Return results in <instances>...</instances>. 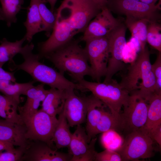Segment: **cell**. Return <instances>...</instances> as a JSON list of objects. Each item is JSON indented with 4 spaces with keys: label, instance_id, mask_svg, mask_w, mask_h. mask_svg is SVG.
<instances>
[{
    "label": "cell",
    "instance_id": "6da1fadb",
    "mask_svg": "<svg viewBox=\"0 0 161 161\" xmlns=\"http://www.w3.org/2000/svg\"><path fill=\"white\" fill-rule=\"evenodd\" d=\"M104 6L98 0H64L57 10L52 34L38 44V54L44 57L70 42L77 34L83 32Z\"/></svg>",
    "mask_w": 161,
    "mask_h": 161
},
{
    "label": "cell",
    "instance_id": "7a4b0ae2",
    "mask_svg": "<svg viewBox=\"0 0 161 161\" xmlns=\"http://www.w3.org/2000/svg\"><path fill=\"white\" fill-rule=\"evenodd\" d=\"M34 47V45L32 43L22 47L19 54L24 59L23 62L18 64L14 61L9 62L10 70H23L29 74L35 82L47 85L50 88L61 90H82V87L78 83L70 81L64 74L40 62L38 54H34L32 52Z\"/></svg>",
    "mask_w": 161,
    "mask_h": 161
},
{
    "label": "cell",
    "instance_id": "3957f363",
    "mask_svg": "<svg viewBox=\"0 0 161 161\" xmlns=\"http://www.w3.org/2000/svg\"><path fill=\"white\" fill-rule=\"evenodd\" d=\"M150 53L148 47L141 49L136 59L127 68L119 83L130 93L136 91L148 101L149 97L159 92L151 70Z\"/></svg>",
    "mask_w": 161,
    "mask_h": 161
},
{
    "label": "cell",
    "instance_id": "277c9868",
    "mask_svg": "<svg viewBox=\"0 0 161 161\" xmlns=\"http://www.w3.org/2000/svg\"><path fill=\"white\" fill-rule=\"evenodd\" d=\"M59 72H66L78 82L87 75L92 77L88 58L84 48L78 43L70 41L46 55Z\"/></svg>",
    "mask_w": 161,
    "mask_h": 161
},
{
    "label": "cell",
    "instance_id": "5b68a950",
    "mask_svg": "<svg viewBox=\"0 0 161 161\" xmlns=\"http://www.w3.org/2000/svg\"><path fill=\"white\" fill-rule=\"evenodd\" d=\"M87 91L101 101L113 115L120 117L121 109L126 102L129 93L116 80L109 82H92L83 79L78 82Z\"/></svg>",
    "mask_w": 161,
    "mask_h": 161
},
{
    "label": "cell",
    "instance_id": "8992f818",
    "mask_svg": "<svg viewBox=\"0 0 161 161\" xmlns=\"http://www.w3.org/2000/svg\"><path fill=\"white\" fill-rule=\"evenodd\" d=\"M154 140L141 129L126 134L123 143L116 152L122 161H137L154 155Z\"/></svg>",
    "mask_w": 161,
    "mask_h": 161
},
{
    "label": "cell",
    "instance_id": "52a82bcc",
    "mask_svg": "<svg viewBox=\"0 0 161 161\" xmlns=\"http://www.w3.org/2000/svg\"><path fill=\"white\" fill-rule=\"evenodd\" d=\"M148 103L136 91L129 93L120 114L122 130L126 134L143 127L147 116Z\"/></svg>",
    "mask_w": 161,
    "mask_h": 161
},
{
    "label": "cell",
    "instance_id": "ba28073f",
    "mask_svg": "<svg viewBox=\"0 0 161 161\" xmlns=\"http://www.w3.org/2000/svg\"><path fill=\"white\" fill-rule=\"evenodd\" d=\"M21 119L26 128L27 139L42 141L51 147L58 122L56 117L50 116L41 109L32 116Z\"/></svg>",
    "mask_w": 161,
    "mask_h": 161
},
{
    "label": "cell",
    "instance_id": "9c48e42d",
    "mask_svg": "<svg viewBox=\"0 0 161 161\" xmlns=\"http://www.w3.org/2000/svg\"><path fill=\"white\" fill-rule=\"evenodd\" d=\"M126 27L121 23L108 36L109 41V58L107 71L103 82L108 83L114 75L124 69L123 52L126 44Z\"/></svg>",
    "mask_w": 161,
    "mask_h": 161
},
{
    "label": "cell",
    "instance_id": "30bf717a",
    "mask_svg": "<svg viewBox=\"0 0 161 161\" xmlns=\"http://www.w3.org/2000/svg\"><path fill=\"white\" fill-rule=\"evenodd\" d=\"M106 6L110 10L124 15L126 17L158 22L160 18L157 5H149L135 0H107Z\"/></svg>",
    "mask_w": 161,
    "mask_h": 161
},
{
    "label": "cell",
    "instance_id": "8fae6325",
    "mask_svg": "<svg viewBox=\"0 0 161 161\" xmlns=\"http://www.w3.org/2000/svg\"><path fill=\"white\" fill-rule=\"evenodd\" d=\"M84 48L92 72V78L99 82L105 76L109 58L107 36L93 38L85 41Z\"/></svg>",
    "mask_w": 161,
    "mask_h": 161
},
{
    "label": "cell",
    "instance_id": "7c38bea8",
    "mask_svg": "<svg viewBox=\"0 0 161 161\" xmlns=\"http://www.w3.org/2000/svg\"><path fill=\"white\" fill-rule=\"evenodd\" d=\"M77 126L68 147L69 153L72 156L71 161H95L97 138H93L89 142L85 129L80 125Z\"/></svg>",
    "mask_w": 161,
    "mask_h": 161
},
{
    "label": "cell",
    "instance_id": "4fadbf2b",
    "mask_svg": "<svg viewBox=\"0 0 161 161\" xmlns=\"http://www.w3.org/2000/svg\"><path fill=\"white\" fill-rule=\"evenodd\" d=\"M120 24L105 6L89 23L81 40L85 42L93 38L107 36Z\"/></svg>",
    "mask_w": 161,
    "mask_h": 161
},
{
    "label": "cell",
    "instance_id": "5bb4252c",
    "mask_svg": "<svg viewBox=\"0 0 161 161\" xmlns=\"http://www.w3.org/2000/svg\"><path fill=\"white\" fill-rule=\"evenodd\" d=\"M21 161H68L72 156L69 153L57 151L46 143L29 140Z\"/></svg>",
    "mask_w": 161,
    "mask_h": 161
},
{
    "label": "cell",
    "instance_id": "9a60e30c",
    "mask_svg": "<svg viewBox=\"0 0 161 161\" xmlns=\"http://www.w3.org/2000/svg\"><path fill=\"white\" fill-rule=\"evenodd\" d=\"M74 90H66L63 107L70 127L80 125L86 121L87 109L86 97L78 96Z\"/></svg>",
    "mask_w": 161,
    "mask_h": 161
},
{
    "label": "cell",
    "instance_id": "2e32d148",
    "mask_svg": "<svg viewBox=\"0 0 161 161\" xmlns=\"http://www.w3.org/2000/svg\"><path fill=\"white\" fill-rule=\"evenodd\" d=\"M26 128L23 123L0 119V140L14 146L26 147L29 142L25 136Z\"/></svg>",
    "mask_w": 161,
    "mask_h": 161
},
{
    "label": "cell",
    "instance_id": "e0dca14e",
    "mask_svg": "<svg viewBox=\"0 0 161 161\" xmlns=\"http://www.w3.org/2000/svg\"><path fill=\"white\" fill-rule=\"evenodd\" d=\"M48 90L44 88V84L41 83L36 86L33 85L29 88L25 94L26 101L22 106H18V111L21 118L29 117L38 110L40 103L45 98Z\"/></svg>",
    "mask_w": 161,
    "mask_h": 161
},
{
    "label": "cell",
    "instance_id": "ac0fdd59",
    "mask_svg": "<svg viewBox=\"0 0 161 161\" xmlns=\"http://www.w3.org/2000/svg\"><path fill=\"white\" fill-rule=\"evenodd\" d=\"M87 109L86 131L90 142L102 113L106 106L93 94L86 97Z\"/></svg>",
    "mask_w": 161,
    "mask_h": 161
},
{
    "label": "cell",
    "instance_id": "d6986e66",
    "mask_svg": "<svg viewBox=\"0 0 161 161\" xmlns=\"http://www.w3.org/2000/svg\"><path fill=\"white\" fill-rule=\"evenodd\" d=\"M148 109L146 123L141 129L150 136L161 125V93H155L148 100Z\"/></svg>",
    "mask_w": 161,
    "mask_h": 161
},
{
    "label": "cell",
    "instance_id": "ffe728a7",
    "mask_svg": "<svg viewBox=\"0 0 161 161\" xmlns=\"http://www.w3.org/2000/svg\"><path fill=\"white\" fill-rule=\"evenodd\" d=\"M24 24L26 29L25 36L29 43L35 34L44 31V26L38 9V0H31L27 9V19Z\"/></svg>",
    "mask_w": 161,
    "mask_h": 161
},
{
    "label": "cell",
    "instance_id": "44dd1931",
    "mask_svg": "<svg viewBox=\"0 0 161 161\" xmlns=\"http://www.w3.org/2000/svg\"><path fill=\"white\" fill-rule=\"evenodd\" d=\"M66 90L50 88L42 102L41 109L50 116L56 117L63 109Z\"/></svg>",
    "mask_w": 161,
    "mask_h": 161
},
{
    "label": "cell",
    "instance_id": "7402d4cb",
    "mask_svg": "<svg viewBox=\"0 0 161 161\" xmlns=\"http://www.w3.org/2000/svg\"><path fill=\"white\" fill-rule=\"evenodd\" d=\"M58 115V122L54 133L53 141L58 149L68 148L72 134L70 131V126L64 108Z\"/></svg>",
    "mask_w": 161,
    "mask_h": 161
},
{
    "label": "cell",
    "instance_id": "603a6c76",
    "mask_svg": "<svg viewBox=\"0 0 161 161\" xmlns=\"http://www.w3.org/2000/svg\"><path fill=\"white\" fill-rule=\"evenodd\" d=\"M148 21L143 19L126 17L125 25L130 32L132 38L138 42L141 49L146 47L147 27Z\"/></svg>",
    "mask_w": 161,
    "mask_h": 161
},
{
    "label": "cell",
    "instance_id": "cb8c5ba5",
    "mask_svg": "<svg viewBox=\"0 0 161 161\" xmlns=\"http://www.w3.org/2000/svg\"><path fill=\"white\" fill-rule=\"evenodd\" d=\"M20 102L11 97L0 95V116L11 121L22 123L18 112Z\"/></svg>",
    "mask_w": 161,
    "mask_h": 161
},
{
    "label": "cell",
    "instance_id": "d4e9b609",
    "mask_svg": "<svg viewBox=\"0 0 161 161\" xmlns=\"http://www.w3.org/2000/svg\"><path fill=\"white\" fill-rule=\"evenodd\" d=\"M24 0H0V20L5 21L8 27L16 22V16L21 10Z\"/></svg>",
    "mask_w": 161,
    "mask_h": 161
},
{
    "label": "cell",
    "instance_id": "484cf974",
    "mask_svg": "<svg viewBox=\"0 0 161 161\" xmlns=\"http://www.w3.org/2000/svg\"><path fill=\"white\" fill-rule=\"evenodd\" d=\"M25 36L21 40L11 42L4 39L0 44V66L2 67L4 64L8 61H14L13 57L19 53L22 47V45L26 40Z\"/></svg>",
    "mask_w": 161,
    "mask_h": 161
},
{
    "label": "cell",
    "instance_id": "4316f807",
    "mask_svg": "<svg viewBox=\"0 0 161 161\" xmlns=\"http://www.w3.org/2000/svg\"><path fill=\"white\" fill-rule=\"evenodd\" d=\"M112 130L117 132L122 131L121 117H117L104 109L93 134V138L97 134Z\"/></svg>",
    "mask_w": 161,
    "mask_h": 161
},
{
    "label": "cell",
    "instance_id": "83f0119b",
    "mask_svg": "<svg viewBox=\"0 0 161 161\" xmlns=\"http://www.w3.org/2000/svg\"><path fill=\"white\" fill-rule=\"evenodd\" d=\"M101 143L105 149L116 151L122 145L124 140L118 132L112 130L102 133Z\"/></svg>",
    "mask_w": 161,
    "mask_h": 161
},
{
    "label": "cell",
    "instance_id": "f1b7e54d",
    "mask_svg": "<svg viewBox=\"0 0 161 161\" xmlns=\"http://www.w3.org/2000/svg\"><path fill=\"white\" fill-rule=\"evenodd\" d=\"M42 0H38L39 11L44 26V31L49 36L55 25L56 20V13L49 9Z\"/></svg>",
    "mask_w": 161,
    "mask_h": 161
},
{
    "label": "cell",
    "instance_id": "f546056e",
    "mask_svg": "<svg viewBox=\"0 0 161 161\" xmlns=\"http://www.w3.org/2000/svg\"><path fill=\"white\" fill-rule=\"evenodd\" d=\"M35 82L32 81L23 83L16 82L13 83L9 82L3 89L1 92L4 95L20 101L21 95H25L27 89L33 85Z\"/></svg>",
    "mask_w": 161,
    "mask_h": 161
},
{
    "label": "cell",
    "instance_id": "4dcf8cb0",
    "mask_svg": "<svg viewBox=\"0 0 161 161\" xmlns=\"http://www.w3.org/2000/svg\"><path fill=\"white\" fill-rule=\"evenodd\" d=\"M161 25L158 22L148 23L147 27L146 41L155 49L161 52Z\"/></svg>",
    "mask_w": 161,
    "mask_h": 161
},
{
    "label": "cell",
    "instance_id": "1f68e13d",
    "mask_svg": "<svg viewBox=\"0 0 161 161\" xmlns=\"http://www.w3.org/2000/svg\"><path fill=\"white\" fill-rule=\"evenodd\" d=\"M26 147L18 146L6 151H0V161H21Z\"/></svg>",
    "mask_w": 161,
    "mask_h": 161
},
{
    "label": "cell",
    "instance_id": "d6a6232c",
    "mask_svg": "<svg viewBox=\"0 0 161 161\" xmlns=\"http://www.w3.org/2000/svg\"><path fill=\"white\" fill-rule=\"evenodd\" d=\"M95 161H122L120 154L116 151L107 149L100 152H97Z\"/></svg>",
    "mask_w": 161,
    "mask_h": 161
},
{
    "label": "cell",
    "instance_id": "836d02e7",
    "mask_svg": "<svg viewBox=\"0 0 161 161\" xmlns=\"http://www.w3.org/2000/svg\"><path fill=\"white\" fill-rule=\"evenodd\" d=\"M151 66L155 79L157 90L161 92V52H159L155 61Z\"/></svg>",
    "mask_w": 161,
    "mask_h": 161
},
{
    "label": "cell",
    "instance_id": "e575fe53",
    "mask_svg": "<svg viewBox=\"0 0 161 161\" xmlns=\"http://www.w3.org/2000/svg\"><path fill=\"white\" fill-rule=\"evenodd\" d=\"M14 73L6 71L0 66V80H8L13 83H15L16 79Z\"/></svg>",
    "mask_w": 161,
    "mask_h": 161
},
{
    "label": "cell",
    "instance_id": "d590c367",
    "mask_svg": "<svg viewBox=\"0 0 161 161\" xmlns=\"http://www.w3.org/2000/svg\"><path fill=\"white\" fill-rule=\"evenodd\" d=\"M152 140L155 141L161 146V125L157 128L151 133L150 136Z\"/></svg>",
    "mask_w": 161,
    "mask_h": 161
},
{
    "label": "cell",
    "instance_id": "8d00e7d4",
    "mask_svg": "<svg viewBox=\"0 0 161 161\" xmlns=\"http://www.w3.org/2000/svg\"><path fill=\"white\" fill-rule=\"evenodd\" d=\"M45 3H48L51 7L50 10L54 12V9L55 5L57 0H42Z\"/></svg>",
    "mask_w": 161,
    "mask_h": 161
},
{
    "label": "cell",
    "instance_id": "74e56055",
    "mask_svg": "<svg viewBox=\"0 0 161 161\" xmlns=\"http://www.w3.org/2000/svg\"><path fill=\"white\" fill-rule=\"evenodd\" d=\"M158 0H140L142 2L149 5H155V4Z\"/></svg>",
    "mask_w": 161,
    "mask_h": 161
},
{
    "label": "cell",
    "instance_id": "f35d334b",
    "mask_svg": "<svg viewBox=\"0 0 161 161\" xmlns=\"http://www.w3.org/2000/svg\"><path fill=\"white\" fill-rule=\"evenodd\" d=\"M104 6H106L107 0H98Z\"/></svg>",
    "mask_w": 161,
    "mask_h": 161
},
{
    "label": "cell",
    "instance_id": "ab89813d",
    "mask_svg": "<svg viewBox=\"0 0 161 161\" xmlns=\"http://www.w3.org/2000/svg\"><path fill=\"white\" fill-rule=\"evenodd\" d=\"M135 0L138 1H140V0Z\"/></svg>",
    "mask_w": 161,
    "mask_h": 161
},
{
    "label": "cell",
    "instance_id": "60d3db41",
    "mask_svg": "<svg viewBox=\"0 0 161 161\" xmlns=\"http://www.w3.org/2000/svg\"><path fill=\"white\" fill-rule=\"evenodd\" d=\"M3 142V141H1L0 140V142Z\"/></svg>",
    "mask_w": 161,
    "mask_h": 161
}]
</instances>
